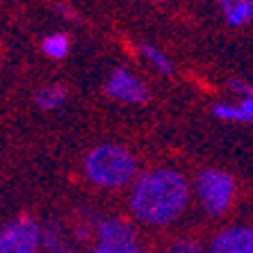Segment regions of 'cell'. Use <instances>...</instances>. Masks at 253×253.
<instances>
[{
    "instance_id": "cell-12",
    "label": "cell",
    "mask_w": 253,
    "mask_h": 253,
    "mask_svg": "<svg viewBox=\"0 0 253 253\" xmlns=\"http://www.w3.org/2000/svg\"><path fill=\"white\" fill-rule=\"evenodd\" d=\"M141 55H144V59H146L155 71L165 73V76H171V73H173V64H171V59L167 57V53L165 50H160L158 46L144 43V46H141Z\"/></svg>"
},
{
    "instance_id": "cell-14",
    "label": "cell",
    "mask_w": 253,
    "mask_h": 253,
    "mask_svg": "<svg viewBox=\"0 0 253 253\" xmlns=\"http://www.w3.org/2000/svg\"><path fill=\"white\" fill-rule=\"evenodd\" d=\"M165 253H203V249L196 244V242H189V240H180V242H173Z\"/></svg>"
},
{
    "instance_id": "cell-16",
    "label": "cell",
    "mask_w": 253,
    "mask_h": 253,
    "mask_svg": "<svg viewBox=\"0 0 253 253\" xmlns=\"http://www.w3.org/2000/svg\"><path fill=\"white\" fill-rule=\"evenodd\" d=\"M42 253H73V251H71L66 244H62V247H57V249H43Z\"/></svg>"
},
{
    "instance_id": "cell-3",
    "label": "cell",
    "mask_w": 253,
    "mask_h": 253,
    "mask_svg": "<svg viewBox=\"0 0 253 253\" xmlns=\"http://www.w3.org/2000/svg\"><path fill=\"white\" fill-rule=\"evenodd\" d=\"M194 189H196V196H199L203 210L208 214H212V217L224 214L233 206V199H235V180H233L230 173H226L221 169L199 171Z\"/></svg>"
},
{
    "instance_id": "cell-13",
    "label": "cell",
    "mask_w": 253,
    "mask_h": 253,
    "mask_svg": "<svg viewBox=\"0 0 253 253\" xmlns=\"http://www.w3.org/2000/svg\"><path fill=\"white\" fill-rule=\"evenodd\" d=\"M42 242H43V249H57L64 244L62 240V228L59 224H48L42 226Z\"/></svg>"
},
{
    "instance_id": "cell-5",
    "label": "cell",
    "mask_w": 253,
    "mask_h": 253,
    "mask_svg": "<svg viewBox=\"0 0 253 253\" xmlns=\"http://www.w3.org/2000/svg\"><path fill=\"white\" fill-rule=\"evenodd\" d=\"M105 94L119 103L141 105L148 100V89L139 78L128 69H114L105 83Z\"/></svg>"
},
{
    "instance_id": "cell-8",
    "label": "cell",
    "mask_w": 253,
    "mask_h": 253,
    "mask_svg": "<svg viewBox=\"0 0 253 253\" xmlns=\"http://www.w3.org/2000/svg\"><path fill=\"white\" fill-rule=\"evenodd\" d=\"M206 253H253V228L251 226H233L221 230Z\"/></svg>"
},
{
    "instance_id": "cell-10",
    "label": "cell",
    "mask_w": 253,
    "mask_h": 253,
    "mask_svg": "<svg viewBox=\"0 0 253 253\" xmlns=\"http://www.w3.org/2000/svg\"><path fill=\"white\" fill-rule=\"evenodd\" d=\"M66 98H69V91H66L64 84H46L37 91L35 103L42 110H57L66 103Z\"/></svg>"
},
{
    "instance_id": "cell-7",
    "label": "cell",
    "mask_w": 253,
    "mask_h": 253,
    "mask_svg": "<svg viewBox=\"0 0 253 253\" xmlns=\"http://www.w3.org/2000/svg\"><path fill=\"white\" fill-rule=\"evenodd\" d=\"M96 237L98 247L107 249H128L137 244L135 226L121 217H107L96 224Z\"/></svg>"
},
{
    "instance_id": "cell-2",
    "label": "cell",
    "mask_w": 253,
    "mask_h": 253,
    "mask_svg": "<svg viewBox=\"0 0 253 253\" xmlns=\"http://www.w3.org/2000/svg\"><path fill=\"white\" fill-rule=\"evenodd\" d=\"M84 176L98 187L121 189L137 180V160L126 146L100 144L84 158Z\"/></svg>"
},
{
    "instance_id": "cell-15",
    "label": "cell",
    "mask_w": 253,
    "mask_h": 253,
    "mask_svg": "<svg viewBox=\"0 0 253 253\" xmlns=\"http://www.w3.org/2000/svg\"><path fill=\"white\" fill-rule=\"evenodd\" d=\"M87 253H144V249L139 247V244H135V247H128V249H107V247H96L91 249V251Z\"/></svg>"
},
{
    "instance_id": "cell-9",
    "label": "cell",
    "mask_w": 253,
    "mask_h": 253,
    "mask_svg": "<svg viewBox=\"0 0 253 253\" xmlns=\"http://www.w3.org/2000/svg\"><path fill=\"white\" fill-rule=\"evenodd\" d=\"M219 7L233 28L253 23V0H219Z\"/></svg>"
},
{
    "instance_id": "cell-4",
    "label": "cell",
    "mask_w": 253,
    "mask_h": 253,
    "mask_svg": "<svg viewBox=\"0 0 253 253\" xmlns=\"http://www.w3.org/2000/svg\"><path fill=\"white\" fill-rule=\"evenodd\" d=\"M42 226L32 217H18L0 233V253H42Z\"/></svg>"
},
{
    "instance_id": "cell-11",
    "label": "cell",
    "mask_w": 253,
    "mask_h": 253,
    "mask_svg": "<svg viewBox=\"0 0 253 253\" xmlns=\"http://www.w3.org/2000/svg\"><path fill=\"white\" fill-rule=\"evenodd\" d=\"M42 50H43V55L50 59H64L71 50V39L64 35V32L48 35L42 42Z\"/></svg>"
},
{
    "instance_id": "cell-6",
    "label": "cell",
    "mask_w": 253,
    "mask_h": 253,
    "mask_svg": "<svg viewBox=\"0 0 253 253\" xmlns=\"http://www.w3.org/2000/svg\"><path fill=\"white\" fill-rule=\"evenodd\" d=\"M230 89H235L242 98L237 103H217L212 107V114L221 121H233V124H253V87L244 84L240 80H230Z\"/></svg>"
},
{
    "instance_id": "cell-1",
    "label": "cell",
    "mask_w": 253,
    "mask_h": 253,
    "mask_svg": "<svg viewBox=\"0 0 253 253\" xmlns=\"http://www.w3.org/2000/svg\"><path fill=\"white\" fill-rule=\"evenodd\" d=\"M189 203V183L173 169H151L135 180L130 210L146 226H167L176 221Z\"/></svg>"
}]
</instances>
